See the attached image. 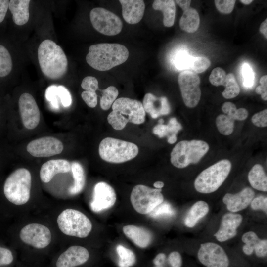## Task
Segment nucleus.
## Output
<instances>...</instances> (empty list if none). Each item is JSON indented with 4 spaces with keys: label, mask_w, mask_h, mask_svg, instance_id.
Returning <instances> with one entry per match:
<instances>
[{
    "label": "nucleus",
    "mask_w": 267,
    "mask_h": 267,
    "mask_svg": "<svg viewBox=\"0 0 267 267\" xmlns=\"http://www.w3.org/2000/svg\"><path fill=\"white\" fill-rule=\"evenodd\" d=\"M89 254L85 247L74 245L62 253L56 262L57 267H75L86 263Z\"/></svg>",
    "instance_id": "obj_17"
},
{
    "label": "nucleus",
    "mask_w": 267,
    "mask_h": 267,
    "mask_svg": "<svg viewBox=\"0 0 267 267\" xmlns=\"http://www.w3.org/2000/svg\"><path fill=\"white\" fill-rule=\"evenodd\" d=\"M57 222L60 230L69 236L85 238L92 229L89 219L83 213L73 209L63 210L59 215Z\"/></svg>",
    "instance_id": "obj_8"
},
{
    "label": "nucleus",
    "mask_w": 267,
    "mask_h": 267,
    "mask_svg": "<svg viewBox=\"0 0 267 267\" xmlns=\"http://www.w3.org/2000/svg\"><path fill=\"white\" fill-rule=\"evenodd\" d=\"M81 96L86 104L90 108H94L97 104V95L96 92L85 90Z\"/></svg>",
    "instance_id": "obj_47"
},
{
    "label": "nucleus",
    "mask_w": 267,
    "mask_h": 267,
    "mask_svg": "<svg viewBox=\"0 0 267 267\" xmlns=\"http://www.w3.org/2000/svg\"><path fill=\"white\" fill-rule=\"evenodd\" d=\"M63 145L61 141L53 137H41L30 142L27 151L36 157H47L61 153Z\"/></svg>",
    "instance_id": "obj_14"
},
{
    "label": "nucleus",
    "mask_w": 267,
    "mask_h": 267,
    "mask_svg": "<svg viewBox=\"0 0 267 267\" xmlns=\"http://www.w3.org/2000/svg\"><path fill=\"white\" fill-rule=\"evenodd\" d=\"M129 55L128 49L122 44L100 43L89 46L86 60L93 69L104 71L124 63Z\"/></svg>",
    "instance_id": "obj_1"
},
{
    "label": "nucleus",
    "mask_w": 267,
    "mask_h": 267,
    "mask_svg": "<svg viewBox=\"0 0 267 267\" xmlns=\"http://www.w3.org/2000/svg\"><path fill=\"white\" fill-rule=\"evenodd\" d=\"M155 10H159L163 14V24L165 27L173 26L175 22L176 6L173 0H155L152 4Z\"/></svg>",
    "instance_id": "obj_27"
},
{
    "label": "nucleus",
    "mask_w": 267,
    "mask_h": 267,
    "mask_svg": "<svg viewBox=\"0 0 267 267\" xmlns=\"http://www.w3.org/2000/svg\"><path fill=\"white\" fill-rule=\"evenodd\" d=\"M112 108L107 121L116 130H122L128 122L138 125L145 121V111L142 103L138 100L121 97L114 101Z\"/></svg>",
    "instance_id": "obj_3"
},
{
    "label": "nucleus",
    "mask_w": 267,
    "mask_h": 267,
    "mask_svg": "<svg viewBox=\"0 0 267 267\" xmlns=\"http://www.w3.org/2000/svg\"><path fill=\"white\" fill-rule=\"evenodd\" d=\"M123 231L128 238L140 248L148 247L152 240V235L150 231L142 227L127 225L123 227Z\"/></svg>",
    "instance_id": "obj_24"
},
{
    "label": "nucleus",
    "mask_w": 267,
    "mask_h": 267,
    "mask_svg": "<svg viewBox=\"0 0 267 267\" xmlns=\"http://www.w3.org/2000/svg\"><path fill=\"white\" fill-rule=\"evenodd\" d=\"M211 65L210 61L205 57H192L189 69L195 73H200L206 71Z\"/></svg>",
    "instance_id": "obj_38"
},
{
    "label": "nucleus",
    "mask_w": 267,
    "mask_h": 267,
    "mask_svg": "<svg viewBox=\"0 0 267 267\" xmlns=\"http://www.w3.org/2000/svg\"><path fill=\"white\" fill-rule=\"evenodd\" d=\"M142 105L145 111L153 119L170 112V106L166 97H157L151 93H147L144 97Z\"/></svg>",
    "instance_id": "obj_21"
},
{
    "label": "nucleus",
    "mask_w": 267,
    "mask_h": 267,
    "mask_svg": "<svg viewBox=\"0 0 267 267\" xmlns=\"http://www.w3.org/2000/svg\"><path fill=\"white\" fill-rule=\"evenodd\" d=\"M242 221V216L240 214L232 213L224 214L222 217L220 227L214 236L220 242H224L234 237Z\"/></svg>",
    "instance_id": "obj_18"
},
{
    "label": "nucleus",
    "mask_w": 267,
    "mask_h": 267,
    "mask_svg": "<svg viewBox=\"0 0 267 267\" xmlns=\"http://www.w3.org/2000/svg\"><path fill=\"white\" fill-rule=\"evenodd\" d=\"M231 168L229 160L223 159L203 170L194 181L195 189L201 193L216 191L225 181Z\"/></svg>",
    "instance_id": "obj_4"
},
{
    "label": "nucleus",
    "mask_w": 267,
    "mask_h": 267,
    "mask_svg": "<svg viewBox=\"0 0 267 267\" xmlns=\"http://www.w3.org/2000/svg\"><path fill=\"white\" fill-rule=\"evenodd\" d=\"M181 125L177 120L176 118H171L168 124H158L153 129L154 134L160 138L167 136V141L169 144H174L177 141V134L182 129Z\"/></svg>",
    "instance_id": "obj_26"
},
{
    "label": "nucleus",
    "mask_w": 267,
    "mask_h": 267,
    "mask_svg": "<svg viewBox=\"0 0 267 267\" xmlns=\"http://www.w3.org/2000/svg\"><path fill=\"white\" fill-rule=\"evenodd\" d=\"M153 186L156 188L161 189L164 187V183L162 181H158L154 182Z\"/></svg>",
    "instance_id": "obj_58"
},
{
    "label": "nucleus",
    "mask_w": 267,
    "mask_h": 267,
    "mask_svg": "<svg viewBox=\"0 0 267 267\" xmlns=\"http://www.w3.org/2000/svg\"><path fill=\"white\" fill-rule=\"evenodd\" d=\"M251 207L254 210H262L267 213V198L259 196L254 198L251 202Z\"/></svg>",
    "instance_id": "obj_48"
},
{
    "label": "nucleus",
    "mask_w": 267,
    "mask_h": 267,
    "mask_svg": "<svg viewBox=\"0 0 267 267\" xmlns=\"http://www.w3.org/2000/svg\"><path fill=\"white\" fill-rule=\"evenodd\" d=\"M179 24L183 31L190 33L195 32L200 24V18L196 10L190 7L184 10Z\"/></svg>",
    "instance_id": "obj_30"
},
{
    "label": "nucleus",
    "mask_w": 267,
    "mask_h": 267,
    "mask_svg": "<svg viewBox=\"0 0 267 267\" xmlns=\"http://www.w3.org/2000/svg\"><path fill=\"white\" fill-rule=\"evenodd\" d=\"M116 201L114 189L105 182H99L93 188V198L90 207L94 212H100L111 208Z\"/></svg>",
    "instance_id": "obj_15"
},
{
    "label": "nucleus",
    "mask_w": 267,
    "mask_h": 267,
    "mask_svg": "<svg viewBox=\"0 0 267 267\" xmlns=\"http://www.w3.org/2000/svg\"><path fill=\"white\" fill-rule=\"evenodd\" d=\"M161 191V189L152 188L142 184L135 186L130 195L133 208L139 214H149L163 202Z\"/></svg>",
    "instance_id": "obj_9"
},
{
    "label": "nucleus",
    "mask_w": 267,
    "mask_h": 267,
    "mask_svg": "<svg viewBox=\"0 0 267 267\" xmlns=\"http://www.w3.org/2000/svg\"><path fill=\"white\" fill-rule=\"evenodd\" d=\"M122 16L124 20L130 24H135L142 19L145 5L142 0H120Z\"/></svg>",
    "instance_id": "obj_20"
},
{
    "label": "nucleus",
    "mask_w": 267,
    "mask_h": 267,
    "mask_svg": "<svg viewBox=\"0 0 267 267\" xmlns=\"http://www.w3.org/2000/svg\"><path fill=\"white\" fill-rule=\"evenodd\" d=\"M240 1L244 4L248 5L253 2V0H241Z\"/></svg>",
    "instance_id": "obj_59"
},
{
    "label": "nucleus",
    "mask_w": 267,
    "mask_h": 267,
    "mask_svg": "<svg viewBox=\"0 0 267 267\" xmlns=\"http://www.w3.org/2000/svg\"><path fill=\"white\" fill-rule=\"evenodd\" d=\"M192 57L184 51L178 52L175 55L174 59V64L175 67L179 70L185 71L187 69H189Z\"/></svg>",
    "instance_id": "obj_37"
},
{
    "label": "nucleus",
    "mask_w": 267,
    "mask_h": 267,
    "mask_svg": "<svg viewBox=\"0 0 267 267\" xmlns=\"http://www.w3.org/2000/svg\"><path fill=\"white\" fill-rule=\"evenodd\" d=\"M166 259V255L164 253L158 254L153 260L154 264L157 266H162Z\"/></svg>",
    "instance_id": "obj_55"
},
{
    "label": "nucleus",
    "mask_w": 267,
    "mask_h": 267,
    "mask_svg": "<svg viewBox=\"0 0 267 267\" xmlns=\"http://www.w3.org/2000/svg\"><path fill=\"white\" fill-rule=\"evenodd\" d=\"M260 32L263 35L265 38L267 39V19L266 18L260 25L259 28Z\"/></svg>",
    "instance_id": "obj_57"
},
{
    "label": "nucleus",
    "mask_w": 267,
    "mask_h": 267,
    "mask_svg": "<svg viewBox=\"0 0 267 267\" xmlns=\"http://www.w3.org/2000/svg\"><path fill=\"white\" fill-rule=\"evenodd\" d=\"M116 251L119 256L118 264L119 267H131L136 262V257L134 252L119 244L117 246Z\"/></svg>",
    "instance_id": "obj_32"
},
{
    "label": "nucleus",
    "mask_w": 267,
    "mask_h": 267,
    "mask_svg": "<svg viewBox=\"0 0 267 267\" xmlns=\"http://www.w3.org/2000/svg\"><path fill=\"white\" fill-rule=\"evenodd\" d=\"M149 214L153 217L160 216H170L175 214V211L169 203L167 202L163 203L162 202Z\"/></svg>",
    "instance_id": "obj_40"
},
{
    "label": "nucleus",
    "mask_w": 267,
    "mask_h": 267,
    "mask_svg": "<svg viewBox=\"0 0 267 267\" xmlns=\"http://www.w3.org/2000/svg\"><path fill=\"white\" fill-rule=\"evenodd\" d=\"M18 104L24 127L30 130L35 128L40 120V113L33 96L28 93L22 94L19 97Z\"/></svg>",
    "instance_id": "obj_16"
},
{
    "label": "nucleus",
    "mask_w": 267,
    "mask_h": 267,
    "mask_svg": "<svg viewBox=\"0 0 267 267\" xmlns=\"http://www.w3.org/2000/svg\"><path fill=\"white\" fill-rule=\"evenodd\" d=\"M226 77V74L222 68L216 67L212 71L209 79L213 85L218 87L223 86Z\"/></svg>",
    "instance_id": "obj_39"
},
{
    "label": "nucleus",
    "mask_w": 267,
    "mask_h": 267,
    "mask_svg": "<svg viewBox=\"0 0 267 267\" xmlns=\"http://www.w3.org/2000/svg\"><path fill=\"white\" fill-rule=\"evenodd\" d=\"M242 72L244 86L248 88L252 86L254 83V75L252 68L248 64L245 63L242 66Z\"/></svg>",
    "instance_id": "obj_45"
},
{
    "label": "nucleus",
    "mask_w": 267,
    "mask_h": 267,
    "mask_svg": "<svg viewBox=\"0 0 267 267\" xmlns=\"http://www.w3.org/2000/svg\"><path fill=\"white\" fill-rule=\"evenodd\" d=\"M199 261L207 267H228L229 259L223 249L213 242L201 244L197 254Z\"/></svg>",
    "instance_id": "obj_12"
},
{
    "label": "nucleus",
    "mask_w": 267,
    "mask_h": 267,
    "mask_svg": "<svg viewBox=\"0 0 267 267\" xmlns=\"http://www.w3.org/2000/svg\"><path fill=\"white\" fill-rule=\"evenodd\" d=\"M46 99L50 101L52 106L55 108H58L59 106L58 99L57 94V86L52 85L48 87L45 93Z\"/></svg>",
    "instance_id": "obj_42"
},
{
    "label": "nucleus",
    "mask_w": 267,
    "mask_h": 267,
    "mask_svg": "<svg viewBox=\"0 0 267 267\" xmlns=\"http://www.w3.org/2000/svg\"><path fill=\"white\" fill-rule=\"evenodd\" d=\"M57 94L62 105L69 107L72 103L71 95L68 90L63 86H57Z\"/></svg>",
    "instance_id": "obj_44"
},
{
    "label": "nucleus",
    "mask_w": 267,
    "mask_h": 267,
    "mask_svg": "<svg viewBox=\"0 0 267 267\" xmlns=\"http://www.w3.org/2000/svg\"><path fill=\"white\" fill-rule=\"evenodd\" d=\"M155 267H162V266H156Z\"/></svg>",
    "instance_id": "obj_61"
},
{
    "label": "nucleus",
    "mask_w": 267,
    "mask_h": 267,
    "mask_svg": "<svg viewBox=\"0 0 267 267\" xmlns=\"http://www.w3.org/2000/svg\"><path fill=\"white\" fill-rule=\"evenodd\" d=\"M13 260L12 252L9 250L0 247V267L10 264Z\"/></svg>",
    "instance_id": "obj_49"
},
{
    "label": "nucleus",
    "mask_w": 267,
    "mask_h": 267,
    "mask_svg": "<svg viewBox=\"0 0 267 267\" xmlns=\"http://www.w3.org/2000/svg\"><path fill=\"white\" fill-rule=\"evenodd\" d=\"M71 170V165L66 160H50L43 164L40 170V178L45 183L49 182L59 173H66Z\"/></svg>",
    "instance_id": "obj_22"
},
{
    "label": "nucleus",
    "mask_w": 267,
    "mask_h": 267,
    "mask_svg": "<svg viewBox=\"0 0 267 267\" xmlns=\"http://www.w3.org/2000/svg\"><path fill=\"white\" fill-rule=\"evenodd\" d=\"M260 85L256 89L257 94L261 95L263 100H267V75H264L260 79Z\"/></svg>",
    "instance_id": "obj_50"
},
{
    "label": "nucleus",
    "mask_w": 267,
    "mask_h": 267,
    "mask_svg": "<svg viewBox=\"0 0 267 267\" xmlns=\"http://www.w3.org/2000/svg\"><path fill=\"white\" fill-rule=\"evenodd\" d=\"M38 59L41 71L49 79H60L67 72V57L62 48L51 40L41 42L38 49Z\"/></svg>",
    "instance_id": "obj_2"
},
{
    "label": "nucleus",
    "mask_w": 267,
    "mask_h": 267,
    "mask_svg": "<svg viewBox=\"0 0 267 267\" xmlns=\"http://www.w3.org/2000/svg\"><path fill=\"white\" fill-rule=\"evenodd\" d=\"M31 175L25 168L16 170L7 178L4 193L10 202L21 205L28 202L30 197Z\"/></svg>",
    "instance_id": "obj_5"
},
{
    "label": "nucleus",
    "mask_w": 267,
    "mask_h": 267,
    "mask_svg": "<svg viewBox=\"0 0 267 267\" xmlns=\"http://www.w3.org/2000/svg\"><path fill=\"white\" fill-rule=\"evenodd\" d=\"M168 260L172 267H181L182 265V258L178 252H171L168 256Z\"/></svg>",
    "instance_id": "obj_51"
},
{
    "label": "nucleus",
    "mask_w": 267,
    "mask_h": 267,
    "mask_svg": "<svg viewBox=\"0 0 267 267\" xmlns=\"http://www.w3.org/2000/svg\"><path fill=\"white\" fill-rule=\"evenodd\" d=\"M164 123V120L162 119H160L159 120V124H163Z\"/></svg>",
    "instance_id": "obj_60"
},
{
    "label": "nucleus",
    "mask_w": 267,
    "mask_h": 267,
    "mask_svg": "<svg viewBox=\"0 0 267 267\" xmlns=\"http://www.w3.org/2000/svg\"><path fill=\"white\" fill-rule=\"evenodd\" d=\"M20 237L27 244L37 248H43L50 244L51 234L50 230L45 226L38 223H31L22 228Z\"/></svg>",
    "instance_id": "obj_13"
},
{
    "label": "nucleus",
    "mask_w": 267,
    "mask_h": 267,
    "mask_svg": "<svg viewBox=\"0 0 267 267\" xmlns=\"http://www.w3.org/2000/svg\"><path fill=\"white\" fill-rule=\"evenodd\" d=\"M30 0H11L9 9L12 15L14 23L19 26L27 23L29 18Z\"/></svg>",
    "instance_id": "obj_25"
},
{
    "label": "nucleus",
    "mask_w": 267,
    "mask_h": 267,
    "mask_svg": "<svg viewBox=\"0 0 267 267\" xmlns=\"http://www.w3.org/2000/svg\"><path fill=\"white\" fill-rule=\"evenodd\" d=\"M9 0H0V23L2 22L9 8Z\"/></svg>",
    "instance_id": "obj_53"
},
{
    "label": "nucleus",
    "mask_w": 267,
    "mask_h": 267,
    "mask_svg": "<svg viewBox=\"0 0 267 267\" xmlns=\"http://www.w3.org/2000/svg\"><path fill=\"white\" fill-rule=\"evenodd\" d=\"M236 0H215L214 3L217 9L222 13L229 14L233 10Z\"/></svg>",
    "instance_id": "obj_41"
},
{
    "label": "nucleus",
    "mask_w": 267,
    "mask_h": 267,
    "mask_svg": "<svg viewBox=\"0 0 267 267\" xmlns=\"http://www.w3.org/2000/svg\"><path fill=\"white\" fill-rule=\"evenodd\" d=\"M178 81L185 105L189 108L196 106L201 95L199 77L191 71H183L178 75Z\"/></svg>",
    "instance_id": "obj_11"
},
{
    "label": "nucleus",
    "mask_w": 267,
    "mask_h": 267,
    "mask_svg": "<svg viewBox=\"0 0 267 267\" xmlns=\"http://www.w3.org/2000/svg\"><path fill=\"white\" fill-rule=\"evenodd\" d=\"M242 241L245 243L242 249L245 254L251 255L255 250L258 257H263L267 255V239H260L255 232L249 231L245 233L242 236Z\"/></svg>",
    "instance_id": "obj_23"
},
{
    "label": "nucleus",
    "mask_w": 267,
    "mask_h": 267,
    "mask_svg": "<svg viewBox=\"0 0 267 267\" xmlns=\"http://www.w3.org/2000/svg\"><path fill=\"white\" fill-rule=\"evenodd\" d=\"M254 196V191L249 187H246L236 194L226 193L222 201L229 211L236 212L247 207Z\"/></svg>",
    "instance_id": "obj_19"
},
{
    "label": "nucleus",
    "mask_w": 267,
    "mask_h": 267,
    "mask_svg": "<svg viewBox=\"0 0 267 267\" xmlns=\"http://www.w3.org/2000/svg\"><path fill=\"white\" fill-rule=\"evenodd\" d=\"M74 179V184L69 189L70 194L74 195L80 193L83 189L85 184V175L82 165L77 162H73L71 165Z\"/></svg>",
    "instance_id": "obj_31"
},
{
    "label": "nucleus",
    "mask_w": 267,
    "mask_h": 267,
    "mask_svg": "<svg viewBox=\"0 0 267 267\" xmlns=\"http://www.w3.org/2000/svg\"><path fill=\"white\" fill-rule=\"evenodd\" d=\"M222 112L226 115L232 117L235 120V113L237 110L236 105L231 102H226L222 107Z\"/></svg>",
    "instance_id": "obj_52"
},
{
    "label": "nucleus",
    "mask_w": 267,
    "mask_h": 267,
    "mask_svg": "<svg viewBox=\"0 0 267 267\" xmlns=\"http://www.w3.org/2000/svg\"><path fill=\"white\" fill-rule=\"evenodd\" d=\"M248 178L253 188L264 192L267 191V177L260 164H257L252 167L248 173Z\"/></svg>",
    "instance_id": "obj_29"
},
{
    "label": "nucleus",
    "mask_w": 267,
    "mask_h": 267,
    "mask_svg": "<svg viewBox=\"0 0 267 267\" xmlns=\"http://www.w3.org/2000/svg\"><path fill=\"white\" fill-rule=\"evenodd\" d=\"M81 87L85 90L95 92L98 89V82L93 76L85 77L81 83Z\"/></svg>",
    "instance_id": "obj_43"
},
{
    "label": "nucleus",
    "mask_w": 267,
    "mask_h": 267,
    "mask_svg": "<svg viewBox=\"0 0 267 267\" xmlns=\"http://www.w3.org/2000/svg\"><path fill=\"white\" fill-rule=\"evenodd\" d=\"M234 120L232 117L227 115H219L217 116L216 120L218 131L223 135H230L233 131Z\"/></svg>",
    "instance_id": "obj_34"
},
{
    "label": "nucleus",
    "mask_w": 267,
    "mask_h": 267,
    "mask_svg": "<svg viewBox=\"0 0 267 267\" xmlns=\"http://www.w3.org/2000/svg\"><path fill=\"white\" fill-rule=\"evenodd\" d=\"M12 68V61L8 50L0 44V77L8 75Z\"/></svg>",
    "instance_id": "obj_36"
},
{
    "label": "nucleus",
    "mask_w": 267,
    "mask_h": 267,
    "mask_svg": "<svg viewBox=\"0 0 267 267\" xmlns=\"http://www.w3.org/2000/svg\"><path fill=\"white\" fill-rule=\"evenodd\" d=\"M89 17L93 27L103 35L114 36L120 33L122 29L121 19L105 8H93L90 12Z\"/></svg>",
    "instance_id": "obj_10"
},
{
    "label": "nucleus",
    "mask_w": 267,
    "mask_h": 267,
    "mask_svg": "<svg viewBox=\"0 0 267 267\" xmlns=\"http://www.w3.org/2000/svg\"><path fill=\"white\" fill-rule=\"evenodd\" d=\"M248 115V111L244 108L237 109L235 117V120L243 121L245 120Z\"/></svg>",
    "instance_id": "obj_54"
},
{
    "label": "nucleus",
    "mask_w": 267,
    "mask_h": 267,
    "mask_svg": "<svg viewBox=\"0 0 267 267\" xmlns=\"http://www.w3.org/2000/svg\"><path fill=\"white\" fill-rule=\"evenodd\" d=\"M252 123L256 126L263 128L267 126V109L255 114L252 117Z\"/></svg>",
    "instance_id": "obj_46"
},
{
    "label": "nucleus",
    "mask_w": 267,
    "mask_h": 267,
    "mask_svg": "<svg viewBox=\"0 0 267 267\" xmlns=\"http://www.w3.org/2000/svg\"><path fill=\"white\" fill-rule=\"evenodd\" d=\"M223 86L225 89L222 95L226 99H231L236 97L240 93V89L234 75L230 73L226 75Z\"/></svg>",
    "instance_id": "obj_33"
},
{
    "label": "nucleus",
    "mask_w": 267,
    "mask_h": 267,
    "mask_svg": "<svg viewBox=\"0 0 267 267\" xmlns=\"http://www.w3.org/2000/svg\"><path fill=\"white\" fill-rule=\"evenodd\" d=\"M191 1L189 0H177L175 1L181 7L183 11L190 7Z\"/></svg>",
    "instance_id": "obj_56"
},
{
    "label": "nucleus",
    "mask_w": 267,
    "mask_h": 267,
    "mask_svg": "<svg viewBox=\"0 0 267 267\" xmlns=\"http://www.w3.org/2000/svg\"><path fill=\"white\" fill-rule=\"evenodd\" d=\"M209 149V145L203 140H182L173 148L170 161L175 167L184 168L190 164L198 163Z\"/></svg>",
    "instance_id": "obj_6"
},
{
    "label": "nucleus",
    "mask_w": 267,
    "mask_h": 267,
    "mask_svg": "<svg viewBox=\"0 0 267 267\" xmlns=\"http://www.w3.org/2000/svg\"><path fill=\"white\" fill-rule=\"evenodd\" d=\"M209 210V205L206 202H196L192 206L185 218V225L188 227L194 226L201 219L207 215Z\"/></svg>",
    "instance_id": "obj_28"
},
{
    "label": "nucleus",
    "mask_w": 267,
    "mask_h": 267,
    "mask_svg": "<svg viewBox=\"0 0 267 267\" xmlns=\"http://www.w3.org/2000/svg\"><path fill=\"white\" fill-rule=\"evenodd\" d=\"M138 153L136 144L112 137L105 138L99 146L101 158L109 163L125 162L134 158Z\"/></svg>",
    "instance_id": "obj_7"
},
{
    "label": "nucleus",
    "mask_w": 267,
    "mask_h": 267,
    "mask_svg": "<svg viewBox=\"0 0 267 267\" xmlns=\"http://www.w3.org/2000/svg\"><path fill=\"white\" fill-rule=\"evenodd\" d=\"M102 94L100 98V104L102 109L108 110L116 100L119 92L117 89L110 86L102 90Z\"/></svg>",
    "instance_id": "obj_35"
}]
</instances>
